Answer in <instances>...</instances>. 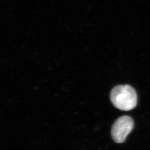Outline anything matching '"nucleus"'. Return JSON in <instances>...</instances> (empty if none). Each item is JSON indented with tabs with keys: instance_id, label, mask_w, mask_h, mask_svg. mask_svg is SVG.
<instances>
[{
	"instance_id": "obj_1",
	"label": "nucleus",
	"mask_w": 150,
	"mask_h": 150,
	"mask_svg": "<svg viewBox=\"0 0 150 150\" xmlns=\"http://www.w3.org/2000/svg\"><path fill=\"white\" fill-rule=\"evenodd\" d=\"M113 105L122 111H129L136 106L137 95L134 88L128 85L113 87L110 92Z\"/></svg>"
},
{
	"instance_id": "obj_2",
	"label": "nucleus",
	"mask_w": 150,
	"mask_h": 150,
	"mask_svg": "<svg viewBox=\"0 0 150 150\" xmlns=\"http://www.w3.org/2000/svg\"><path fill=\"white\" fill-rule=\"evenodd\" d=\"M134 126V121L129 116H123L117 118L113 124L111 129L113 140L116 143H123Z\"/></svg>"
}]
</instances>
